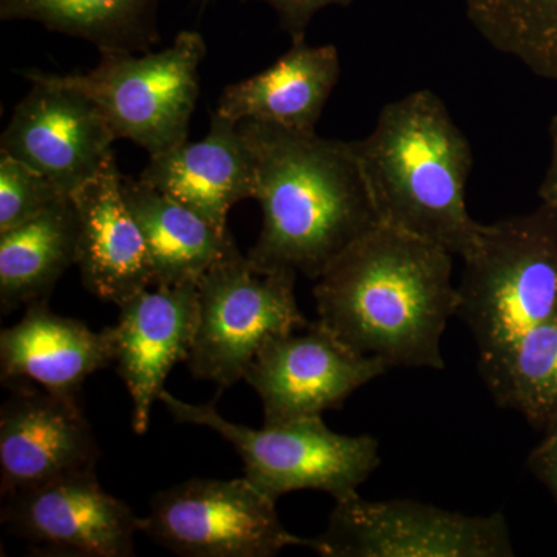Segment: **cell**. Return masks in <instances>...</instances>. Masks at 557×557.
Masks as SVG:
<instances>
[{
    "label": "cell",
    "instance_id": "cell-1",
    "mask_svg": "<svg viewBox=\"0 0 557 557\" xmlns=\"http://www.w3.org/2000/svg\"><path fill=\"white\" fill-rule=\"evenodd\" d=\"M318 321L348 348L392 368L445 369L442 338L457 317L453 255L380 223L313 288Z\"/></svg>",
    "mask_w": 557,
    "mask_h": 557
},
{
    "label": "cell",
    "instance_id": "cell-2",
    "mask_svg": "<svg viewBox=\"0 0 557 557\" xmlns=\"http://www.w3.org/2000/svg\"><path fill=\"white\" fill-rule=\"evenodd\" d=\"M256 164L262 230L247 258L262 270L318 281L330 263L380 225L354 143L242 121Z\"/></svg>",
    "mask_w": 557,
    "mask_h": 557
},
{
    "label": "cell",
    "instance_id": "cell-3",
    "mask_svg": "<svg viewBox=\"0 0 557 557\" xmlns=\"http://www.w3.org/2000/svg\"><path fill=\"white\" fill-rule=\"evenodd\" d=\"M351 143L381 223L460 258L478 244L485 225L468 211L471 145L435 91L388 102Z\"/></svg>",
    "mask_w": 557,
    "mask_h": 557
},
{
    "label": "cell",
    "instance_id": "cell-4",
    "mask_svg": "<svg viewBox=\"0 0 557 557\" xmlns=\"http://www.w3.org/2000/svg\"><path fill=\"white\" fill-rule=\"evenodd\" d=\"M457 317L471 330L479 358L496 355L557 310V209L483 226L465 256Z\"/></svg>",
    "mask_w": 557,
    "mask_h": 557
},
{
    "label": "cell",
    "instance_id": "cell-5",
    "mask_svg": "<svg viewBox=\"0 0 557 557\" xmlns=\"http://www.w3.org/2000/svg\"><path fill=\"white\" fill-rule=\"evenodd\" d=\"M160 403L178 423L207 428L230 443L244 461V478L274 502L307 490L348 500L381 465L379 440L333 432L322 417L252 429L226 420L214 405H190L168 391Z\"/></svg>",
    "mask_w": 557,
    "mask_h": 557
},
{
    "label": "cell",
    "instance_id": "cell-6",
    "mask_svg": "<svg viewBox=\"0 0 557 557\" xmlns=\"http://www.w3.org/2000/svg\"><path fill=\"white\" fill-rule=\"evenodd\" d=\"M205 57L203 36L186 30L156 53H101L90 72L51 76L97 102L116 139L159 156L188 141Z\"/></svg>",
    "mask_w": 557,
    "mask_h": 557
},
{
    "label": "cell",
    "instance_id": "cell-7",
    "mask_svg": "<svg viewBox=\"0 0 557 557\" xmlns=\"http://www.w3.org/2000/svg\"><path fill=\"white\" fill-rule=\"evenodd\" d=\"M298 273L262 270L240 255L197 282L199 318L188 358L190 373L225 391L274 336L309 324L296 299Z\"/></svg>",
    "mask_w": 557,
    "mask_h": 557
},
{
    "label": "cell",
    "instance_id": "cell-8",
    "mask_svg": "<svg viewBox=\"0 0 557 557\" xmlns=\"http://www.w3.org/2000/svg\"><path fill=\"white\" fill-rule=\"evenodd\" d=\"M141 533L186 557H271L287 547H313V539L289 533L276 502L247 478L190 479L160 491Z\"/></svg>",
    "mask_w": 557,
    "mask_h": 557
},
{
    "label": "cell",
    "instance_id": "cell-9",
    "mask_svg": "<svg viewBox=\"0 0 557 557\" xmlns=\"http://www.w3.org/2000/svg\"><path fill=\"white\" fill-rule=\"evenodd\" d=\"M324 557H511L502 512L467 516L416 500L336 502L327 528L313 537Z\"/></svg>",
    "mask_w": 557,
    "mask_h": 557
},
{
    "label": "cell",
    "instance_id": "cell-10",
    "mask_svg": "<svg viewBox=\"0 0 557 557\" xmlns=\"http://www.w3.org/2000/svg\"><path fill=\"white\" fill-rule=\"evenodd\" d=\"M32 89L14 108L0 152L46 175L72 197L115 159V132L104 113L83 91L64 86L51 73H24Z\"/></svg>",
    "mask_w": 557,
    "mask_h": 557
},
{
    "label": "cell",
    "instance_id": "cell-11",
    "mask_svg": "<svg viewBox=\"0 0 557 557\" xmlns=\"http://www.w3.org/2000/svg\"><path fill=\"white\" fill-rule=\"evenodd\" d=\"M387 370L381 359L357 354L317 321L271 338L244 380L262 401L263 424L273 426L339 409Z\"/></svg>",
    "mask_w": 557,
    "mask_h": 557
},
{
    "label": "cell",
    "instance_id": "cell-12",
    "mask_svg": "<svg viewBox=\"0 0 557 557\" xmlns=\"http://www.w3.org/2000/svg\"><path fill=\"white\" fill-rule=\"evenodd\" d=\"M2 523L39 555L134 556L141 519L102 490L95 469L2 497Z\"/></svg>",
    "mask_w": 557,
    "mask_h": 557
},
{
    "label": "cell",
    "instance_id": "cell-13",
    "mask_svg": "<svg viewBox=\"0 0 557 557\" xmlns=\"http://www.w3.org/2000/svg\"><path fill=\"white\" fill-rule=\"evenodd\" d=\"M0 409V494L97 468L100 445L79 399L13 384Z\"/></svg>",
    "mask_w": 557,
    "mask_h": 557
},
{
    "label": "cell",
    "instance_id": "cell-14",
    "mask_svg": "<svg viewBox=\"0 0 557 557\" xmlns=\"http://www.w3.org/2000/svg\"><path fill=\"white\" fill-rule=\"evenodd\" d=\"M112 325L116 372L132 401V429L146 434L168 375L188 361L199 318L197 284L150 287L124 300Z\"/></svg>",
    "mask_w": 557,
    "mask_h": 557
},
{
    "label": "cell",
    "instance_id": "cell-15",
    "mask_svg": "<svg viewBox=\"0 0 557 557\" xmlns=\"http://www.w3.org/2000/svg\"><path fill=\"white\" fill-rule=\"evenodd\" d=\"M139 180L183 207L228 230L234 205L256 197V164L239 123L214 112L207 137L150 156Z\"/></svg>",
    "mask_w": 557,
    "mask_h": 557
},
{
    "label": "cell",
    "instance_id": "cell-16",
    "mask_svg": "<svg viewBox=\"0 0 557 557\" xmlns=\"http://www.w3.org/2000/svg\"><path fill=\"white\" fill-rule=\"evenodd\" d=\"M72 199L78 209L76 265L84 287L116 307L153 287L148 247L124 199L123 174L116 159Z\"/></svg>",
    "mask_w": 557,
    "mask_h": 557
},
{
    "label": "cell",
    "instance_id": "cell-17",
    "mask_svg": "<svg viewBox=\"0 0 557 557\" xmlns=\"http://www.w3.org/2000/svg\"><path fill=\"white\" fill-rule=\"evenodd\" d=\"M115 362L112 327L94 332L78 319L61 317L47 300L28 304L24 318L0 332V376L3 384L33 381L69 399L94 373Z\"/></svg>",
    "mask_w": 557,
    "mask_h": 557
},
{
    "label": "cell",
    "instance_id": "cell-18",
    "mask_svg": "<svg viewBox=\"0 0 557 557\" xmlns=\"http://www.w3.org/2000/svg\"><path fill=\"white\" fill-rule=\"evenodd\" d=\"M339 78L335 46L311 47L299 40L269 69L226 86L215 112L236 123L256 121L285 131L317 132Z\"/></svg>",
    "mask_w": 557,
    "mask_h": 557
},
{
    "label": "cell",
    "instance_id": "cell-19",
    "mask_svg": "<svg viewBox=\"0 0 557 557\" xmlns=\"http://www.w3.org/2000/svg\"><path fill=\"white\" fill-rule=\"evenodd\" d=\"M123 193L145 236L153 287L197 284L212 267L240 256L230 231L215 228L141 180L123 175Z\"/></svg>",
    "mask_w": 557,
    "mask_h": 557
},
{
    "label": "cell",
    "instance_id": "cell-20",
    "mask_svg": "<svg viewBox=\"0 0 557 557\" xmlns=\"http://www.w3.org/2000/svg\"><path fill=\"white\" fill-rule=\"evenodd\" d=\"M79 218L65 197L30 222L0 234V310L47 300L78 262Z\"/></svg>",
    "mask_w": 557,
    "mask_h": 557
},
{
    "label": "cell",
    "instance_id": "cell-21",
    "mask_svg": "<svg viewBox=\"0 0 557 557\" xmlns=\"http://www.w3.org/2000/svg\"><path fill=\"white\" fill-rule=\"evenodd\" d=\"M160 0H0V21H33L100 53H148L159 44Z\"/></svg>",
    "mask_w": 557,
    "mask_h": 557
},
{
    "label": "cell",
    "instance_id": "cell-22",
    "mask_svg": "<svg viewBox=\"0 0 557 557\" xmlns=\"http://www.w3.org/2000/svg\"><path fill=\"white\" fill-rule=\"evenodd\" d=\"M479 372L497 405L552 431L557 424V310L493 357L479 358Z\"/></svg>",
    "mask_w": 557,
    "mask_h": 557
},
{
    "label": "cell",
    "instance_id": "cell-23",
    "mask_svg": "<svg viewBox=\"0 0 557 557\" xmlns=\"http://www.w3.org/2000/svg\"><path fill=\"white\" fill-rule=\"evenodd\" d=\"M465 9L490 46L557 79V0H465Z\"/></svg>",
    "mask_w": 557,
    "mask_h": 557
},
{
    "label": "cell",
    "instance_id": "cell-24",
    "mask_svg": "<svg viewBox=\"0 0 557 557\" xmlns=\"http://www.w3.org/2000/svg\"><path fill=\"white\" fill-rule=\"evenodd\" d=\"M65 197L46 175L0 152V234L30 222Z\"/></svg>",
    "mask_w": 557,
    "mask_h": 557
},
{
    "label": "cell",
    "instance_id": "cell-25",
    "mask_svg": "<svg viewBox=\"0 0 557 557\" xmlns=\"http://www.w3.org/2000/svg\"><path fill=\"white\" fill-rule=\"evenodd\" d=\"M207 3L208 0H200ZM276 11L278 24L288 33L292 42L306 40L307 28L319 11L327 7H348L355 0H262Z\"/></svg>",
    "mask_w": 557,
    "mask_h": 557
},
{
    "label": "cell",
    "instance_id": "cell-26",
    "mask_svg": "<svg viewBox=\"0 0 557 557\" xmlns=\"http://www.w3.org/2000/svg\"><path fill=\"white\" fill-rule=\"evenodd\" d=\"M528 468L539 482L548 487L557 502V428L548 431L544 442L530 454Z\"/></svg>",
    "mask_w": 557,
    "mask_h": 557
},
{
    "label": "cell",
    "instance_id": "cell-27",
    "mask_svg": "<svg viewBox=\"0 0 557 557\" xmlns=\"http://www.w3.org/2000/svg\"><path fill=\"white\" fill-rule=\"evenodd\" d=\"M549 139H552V159L548 170L539 186V199L541 203L557 209V115L549 121Z\"/></svg>",
    "mask_w": 557,
    "mask_h": 557
},
{
    "label": "cell",
    "instance_id": "cell-28",
    "mask_svg": "<svg viewBox=\"0 0 557 557\" xmlns=\"http://www.w3.org/2000/svg\"><path fill=\"white\" fill-rule=\"evenodd\" d=\"M555 428H557V424H556V426H555ZM555 428H553V429H555Z\"/></svg>",
    "mask_w": 557,
    "mask_h": 557
}]
</instances>
